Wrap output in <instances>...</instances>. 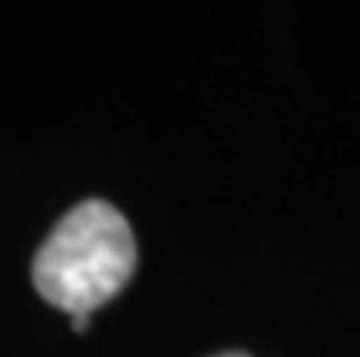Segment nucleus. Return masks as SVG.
<instances>
[{"mask_svg": "<svg viewBox=\"0 0 360 357\" xmlns=\"http://www.w3.org/2000/svg\"><path fill=\"white\" fill-rule=\"evenodd\" d=\"M139 248L128 219L110 201H80L55 223L33 256V288L51 306L91 313L131 281Z\"/></svg>", "mask_w": 360, "mask_h": 357, "instance_id": "nucleus-1", "label": "nucleus"}, {"mask_svg": "<svg viewBox=\"0 0 360 357\" xmlns=\"http://www.w3.org/2000/svg\"><path fill=\"white\" fill-rule=\"evenodd\" d=\"M70 321H73V328H77V332H88V325H91V313H73Z\"/></svg>", "mask_w": 360, "mask_h": 357, "instance_id": "nucleus-2", "label": "nucleus"}, {"mask_svg": "<svg viewBox=\"0 0 360 357\" xmlns=\"http://www.w3.org/2000/svg\"><path fill=\"white\" fill-rule=\"evenodd\" d=\"M219 357H248V353H219Z\"/></svg>", "mask_w": 360, "mask_h": 357, "instance_id": "nucleus-3", "label": "nucleus"}]
</instances>
